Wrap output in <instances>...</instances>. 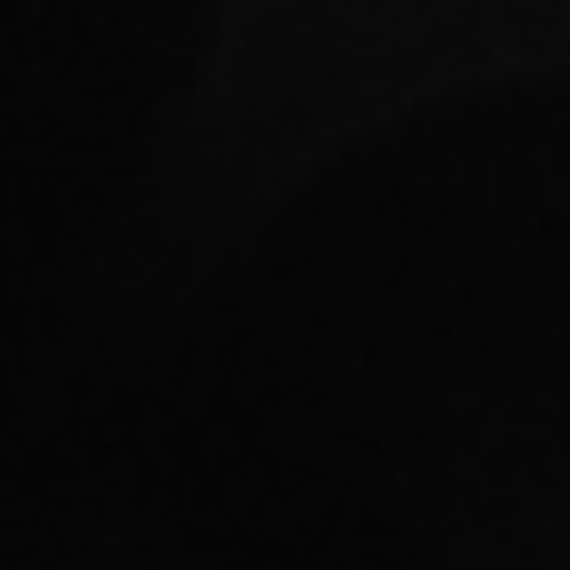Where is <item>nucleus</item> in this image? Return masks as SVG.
<instances>
[]
</instances>
